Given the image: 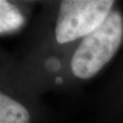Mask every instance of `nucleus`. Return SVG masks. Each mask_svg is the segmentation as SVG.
I'll return each mask as SVG.
<instances>
[{
    "mask_svg": "<svg viewBox=\"0 0 123 123\" xmlns=\"http://www.w3.org/2000/svg\"><path fill=\"white\" fill-rule=\"evenodd\" d=\"M123 40V17L112 11L107 20L80 42L70 62L73 75L90 79L112 60Z\"/></svg>",
    "mask_w": 123,
    "mask_h": 123,
    "instance_id": "1",
    "label": "nucleus"
},
{
    "mask_svg": "<svg viewBox=\"0 0 123 123\" xmlns=\"http://www.w3.org/2000/svg\"><path fill=\"white\" fill-rule=\"evenodd\" d=\"M112 0H65L59 8L55 26L57 43L66 44L89 35L112 12Z\"/></svg>",
    "mask_w": 123,
    "mask_h": 123,
    "instance_id": "2",
    "label": "nucleus"
},
{
    "mask_svg": "<svg viewBox=\"0 0 123 123\" xmlns=\"http://www.w3.org/2000/svg\"><path fill=\"white\" fill-rule=\"evenodd\" d=\"M0 123H31L29 109L22 102L0 90Z\"/></svg>",
    "mask_w": 123,
    "mask_h": 123,
    "instance_id": "3",
    "label": "nucleus"
}]
</instances>
